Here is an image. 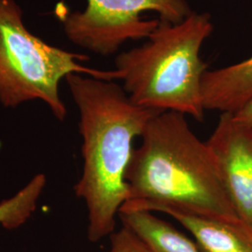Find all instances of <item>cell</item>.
<instances>
[{
	"label": "cell",
	"mask_w": 252,
	"mask_h": 252,
	"mask_svg": "<svg viewBox=\"0 0 252 252\" xmlns=\"http://www.w3.org/2000/svg\"><path fill=\"white\" fill-rule=\"evenodd\" d=\"M65 81L80 112L82 137L83 168L74 189L85 202L87 237L94 243L115 232L116 218L128 197L126 175L133 142L161 111L135 105L114 81L77 73Z\"/></svg>",
	"instance_id": "2"
},
{
	"label": "cell",
	"mask_w": 252,
	"mask_h": 252,
	"mask_svg": "<svg viewBox=\"0 0 252 252\" xmlns=\"http://www.w3.org/2000/svg\"><path fill=\"white\" fill-rule=\"evenodd\" d=\"M119 217L123 225L139 235L153 252H202L195 241L153 212L126 211Z\"/></svg>",
	"instance_id": "9"
},
{
	"label": "cell",
	"mask_w": 252,
	"mask_h": 252,
	"mask_svg": "<svg viewBox=\"0 0 252 252\" xmlns=\"http://www.w3.org/2000/svg\"><path fill=\"white\" fill-rule=\"evenodd\" d=\"M126 171L128 197L120 212L175 209L226 221L241 220L207 142L186 115L161 111L140 136ZM119 212V213H120Z\"/></svg>",
	"instance_id": "1"
},
{
	"label": "cell",
	"mask_w": 252,
	"mask_h": 252,
	"mask_svg": "<svg viewBox=\"0 0 252 252\" xmlns=\"http://www.w3.org/2000/svg\"><path fill=\"white\" fill-rule=\"evenodd\" d=\"M206 110L234 113L252 98V56L205 73L202 81Z\"/></svg>",
	"instance_id": "8"
},
{
	"label": "cell",
	"mask_w": 252,
	"mask_h": 252,
	"mask_svg": "<svg viewBox=\"0 0 252 252\" xmlns=\"http://www.w3.org/2000/svg\"><path fill=\"white\" fill-rule=\"evenodd\" d=\"M233 114L239 123L252 129V98Z\"/></svg>",
	"instance_id": "12"
},
{
	"label": "cell",
	"mask_w": 252,
	"mask_h": 252,
	"mask_svg": "<svg viewBox=\"0 0 252 252\" xmlns=\"http://www.w3.org/2000/svg\"><path fill=\"white\" fill-rule=\"evenodd\" d=\"M46 176L37 174L12 197L0 203V225L16 229L36 211L37 202L46 186Z\"/></svg>",
	"instance_id": "10"
},
{
	"label": "cell",
	"mask_w": 252,
	"mask_h": 252,
	"mask_svg": "<svg viewBox=\"0 0 252 252\" xmlns=\"http://www.w3.org/2000/svg\"><path fill=\"white\" fill-rule=\"evenodd\" d=\"M192 12L186 0H87L83 10L59 13L75 45L110 55L129 40L147 38L160 20L178 24Z\"/></svg>",
	"instance_id": "5"
},
{
	"label": "cell",
	"mask_w": 252,
	"mask_h": 252,
	"mask_svg": "<svg viewBox=\"0 0 252 252\" xmlns=\"http://www.w3.org/2000/svg\"><path fill=\"white\" fill-rule=\"evenodd\" d=\"M207 146L239 219L252 228V129L221 113Z\"/></svg>",
	"instance_id": "6"
},
{
	"label": "cell",
	"mask_w": 252,
	"mask_h": 252,
	"mask_svg": "<svg viewBox=\"0 0 252 252\" xmlns=\"http://www.w3.org/2000/svg\"><path fill=\"white\" fill-rule=\"evenodd\" d=\"M161 213L183 226L202 252H252V228L242 220L226 221L175 209H164Z\"/></svg>",
	"instance_id": "7"
},
{
	"label": "cell",
	"mask_w": 252,
	"mask_h": 252,
	"mask_svg": "<svg viewBox=\"0 0 252 252\" xmlns=\"http://www.w3.org/2000/svg\"><path fill=\"white\" fill-rule=\"evenodd\" d=\"M108 252H153L139 235L126 225L109 235Z\"/></svg>",
	"instance_id": "11"
},
{
	"label": "cell",
	"mask_w": 252,
	"mask_h": 252,
	"mask_svg": "<svg viewBox=\"0 0 252 252\" xmlns=\"http://www.w3.org/2000/svg\"><path fill=\"white\" fill-rule=\"evenodd\" d=\"M211 15L192 11L178 24L159 22L143 45L118 55L115 70L135 105L205 119L202 81L207 64L200 57L213 32Z\"/></svg>",
	"instance_id": "3"
},
{
	"label": "cell",
	"mask_w": 252,
	"mask_h": 252,
	"mask_svg": "<svg viewBox=\"0 0 252 252\" xmlns=\"http://www.w3.org/2000/svg\"><path fill=\"white\" fill-rule=\"evenodd\" d=\"M85 54L50 45L27 29L15 0H0V103L16 108L33 100L44 102L59 121L67 110L59 94L60 81L77 73L105 81L119 79L114 70L82 65Z\"/></svg>",
	"instance_id": "4"
}]
</instances>
